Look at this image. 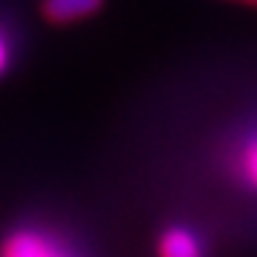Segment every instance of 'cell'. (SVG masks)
Listing matches in <instances>:
<instances>
[{"instance_id":"obj_2","label":"cell","mask_w":257,"mask_h":257,"mask_svg":"<svg viewBox=\"0 0 257 257\" xmlns=\"http://www.w3.org/2000/svg\"><path fill=\"white\" fill-rule=\"evenodd\" d=\"M224 167L235 186L257 197V123L238 128L224 148Z\"/></svg>"},{"instance_id":"obj_4","label":"cell","mask_w":257,"mask_h":257,"mask_svg":"<svg viewBox=\"0 0 257 257\" xmlns=\"http://www.w3.org/2000/svg\"><path fill=\"white\" fill-rule=\"evenodd\" d=\"M104 0H41L39 14L47 25L52 28H66L77 25V22L90 20L93 14H99Z\"/></svg>"},{"instance_id":"obj_3","label":"cell","mask_w":257,"mask_h":257,"mask_svg":"<svg viewBox=\"0 0 257 257\" xmlns=\"http://www.w3.org/2000/svg\"><path fill=\"white\" fill-rule=\"evenodd\" d=\"M156 257H208L205 238L192 224L173 222L156 235Z\"/></svg>"},{"instance_id":"obj_6","label":"cell","mask_w":257,"mask_h":257,"mask_svg":"<svg viewBox=\"0 0 257 257\" xmlns=\"http://www.w3.org/2000/svg\"><path fill=\"white\" fill-rule=\"evenodd\" d=\"M230 3H241V6H249V9H257V0H230Z\"/></svg>"},{"instance_id":"obj_5","label":"cell","mask_w":257,"mask_h":257,"mask_svg":"<svg viewBox=\"0 0 257 257\" xmlns=\"http://www.w3.org/2000/svg\"><path fill=\"white\" fill-rule=\"evenodd\" d=\"M17 52H20V44H17V30L11 28L9 20L0 17V79L14 69Z\"/></svg>"},{"instance_id":"obj_1","label":"cell","mask_w":257,"mask_h":257,"mask_svg":"<svg viewBox=\"0 0 257 257\" xmlns=\"http://www.w3.org/2000/svg\"><path fill=\"white\" fill-rule=\"evenodd\" d=\"M0 257H85L66 230L41 219L17 222L0 235Z\"/></svg>"}]
</instances>
